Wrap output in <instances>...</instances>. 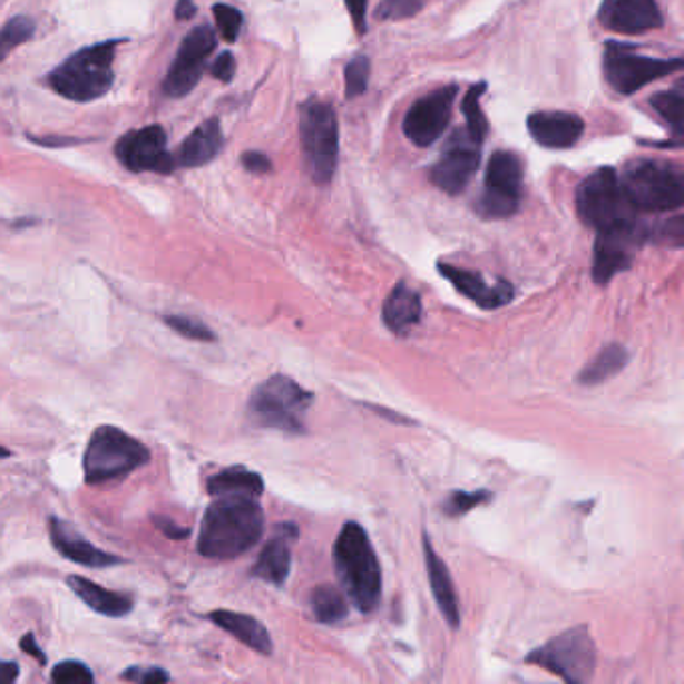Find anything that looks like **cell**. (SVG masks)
I'll return each mask as SVG.
<instances>
[{
    "label": "cell",
    "instance_id": "cell-23",
    "mask_svg": "<svg viewBox=\"0 0 684 684\" xmlns=\"http://www.w3.org/2000/svg\"><path fill=\"white\" fill-rule=\"evenodd\" d=\"M223 143L222 123L219 119H207L183 141L182 149L173 157L177 167H203L222 153Z\"/></svg>",
    "mask_w": 684,
    "mask_h": 684
},
{
    "label": "cell",
    "instance_id": "cell-14",
    "mask_svg": "<svg viewBox=\"0 0 684 684\" xmlns=\"http://www.w3.org/2000/svg\"><path fill=\"white\" fill-rule=\"evenodd\" d=\"M458 85H446L413 102L403 117V133L418 147H432L452 119Z\"/></svg>",
    "mask_w": 684,
    "mask_h": 684
},
{
    "label": "cell",
    "instance_id": "cell-9",
    "mask_svg": "<svg viewBox=\"0 0 684 684\" xmlns=\"http://www.w3.org/2000/svg\"><path fill=\"white\" fill-rule=\"evenodd\" d=\"M526 663L536 664L566 683L584 684L593 681L596 668V644L586 626H576L554 636L528 654Z\"/></svg>",
    "mask_w": 684,
    "mask_h": 684
},
{
    "label": "cell",
    "instance_id": "cell-12",
    "mask_svg": "<svg viewBox=\"0 0 684 684\" xmlns=\"http://www.w3.org/2000/svg\"><path fill=\"white\" fill-rule=\"evenodd\" d=\"M653 240V227L641 222L598 232L594 245V282L606 285L614 275L626 272L644 243Z\"/></svg>",
    "mask_w": 684,
    "mask_h": 684
},
{
    "label": "cell",
    "instance_id": "cell-35",
    "mask_svg": "<svg viewBox=\"0 0 684 684\" xmlns=\"http://www.w3.org/2000/svg\"><path fill=\"white\" fill-rule=\"evenodd\" d=\"M428 0H382L375 17L382 21H403L422 11Z\"/></svg>",
    "mask_w": 684,
    "mask_h": 684
},
{
    "label": "cell",
    "instance_id": "cell-34",
    "mask_svg": "<svg viewBox=\"0 0 684 684\" xmlns=\"http://www.w3.org/2000/svg\"><path fill=\"white\" fill-rule=\"evenodd\" d=\"M165 323L172 328L173 332L179 333L187 340L195 342H213L215 333L209 325H205L202 320L192 317V315H167Z\"/></svg>",
    "mask_w": 684,
    "mask_h": 684
},
{
    "label": "cell",
    "instance_id": "cell-29",
    "mask_svg": "<svg viewBox=\"0 0 684 684\" xmlns=\"http://www.w3.org/2000/svg\"><path fill=\"white\" fill-rule=\"evenodd\" d=\"M310 604H312L313 616L323 624L340 623L348 616V603L343 594L328 584L317 586L313 590Z\"/></svg>",
    "mask_w": 684,
    "mask_h": 684
},
{
    "label": "cell",
    "instance_id": "cell-24",
    "mask_svg": "<svg viewBox=\"0 0 684 684\" xmlns=\"http://www.w3.org/2000/svg\"><path fill=\"white\" fill-rule=\"evenodd\" d=\"M67 584L72 593L81 598L95 613L109 616V618H123L133 610V598L127 594L113 593L101 584L92 583L85 576L72 574L67 578Z\"/></svg>",
    "mask_w": 684,
    "mask_h": 684
},
{
    "label": "cell",
    "instance_id": "cell-40",
    "mask_svg": "<svg viewBox=\"0 0 684 684\" xmlns=\"http://www.w3.org/2000/svg\"><path fill=\"white\" fill-rule=\"evenodd\" d=\"M212 75L222 82H232L233 75H235V57L232 52L225 51L215 59L212 65Z\"/></svg>",
    "mask_w": 684,
    "mask_h": 684
},
{
    "label": "cell",
    "instance_id": "cell-27",
    "mask_svg": "<svg viewBox=\"0 0 684 684\" xmlns=\"http://www.w3.org/2000/svg\"><path fill=\"white\" fill-rule=\"evenodd\" d=\"M263 478L257 472H252L242 466L227 468L222 472L215 473L207 482V492L212 496H223V494H250V496H262Z\"/></svg>",
    "mask_w": 684,
    "mask_h": 684
},
{
    "label": "cell",
    "instance_id": "cell-25",
    "mask_svg": "<svg viewBox=\"0 0 684 684\" xmlns=\"http://www.w3.org/2000/svg\"><path fill=\"white\" fill-rule=\"evenodd\" d=\"M209 621L225 633L235 636L240 643L253 648L255 653L270 656L273 651L272 636L257 618L250 614L233 613V610H213Z\"/></svg>",
    "mask_w": 684,
    "mask_h": 684
},
{
    "label": "cell",
    "instance_id": "cell-1",
    "mask_svg": "<svg viewBox=\"0 0 684 684\" xmlns=\"http://www.w3.org/2000/svg\"><path fill=\"white\" fill-rule=\"evenodd\" d=\"M263 510L250 494H223L203 516L197 550L212 560H233L250 553L263 536Z\"/></svg>",
    "mask_w": 684,
    "mask_h": 684
},
{
    "label": "cell",
    "instance_id": "cell-4",
    "mask_svg": "<svg viewBox=\"0 0 684 684\" xmlns=\"http://www.w3.org/2000/svg\"><path fill=\"white\" fill-rule=\"evenodd\" d=\"M624 195L638 213L681 209L684 203V172L678 163L636 159L621 173Z\"/></svg>",
    "mask_w": 684,
    "mask_h": 684
},
{
    "label": "cell",
    "instance_id": "cell-6",
    "mask_svg": "<svg viewBox=\"0 0 684 684\" xmlns=\"http://www.w3.org/2000/svg\"><path fill=\"white\" fill-rule=\"evenodd\" d=\"M313 393L287 375H273L253 390L247 412L253 423L285 433L305 432Z\"/></svg>",
    "mask_w": 684,
    "mask_h": 684
},
{
    "label": "cell",
    "instance_id": "cell-37",
    "mask_svg": "<svg viewBox=\"0 0 684 684\" xmlns=\"http://www.w3.org/2000/svg\"><path fill=\"white\" fill-rule=\"evenodd\" d=\"M213 14H215V22L219 27L223 39L227 42L237 41L243 27L242 11H237L232 4L219 2L213 7Z\"/></svg>",
    "mask_w": 684,
    "mask_h": 684
},
{
    "label": "cell",
    "instance_id": "cell-45",
    "mask_svg": "<svg viewBox=\"0 0 684 684\" xmlns=\"http://www.w3.org/2000/svg\"><path fill=\"white\" fill-rule=\"evenodd\" d=\"M21 674L19 664L12 661H0V684H12Z\"/></svg>",
    "mask_w": 684,
    "mask_h": 684
},
{
    "label": "cell",
    "instance_id": "cell-3",
    "mask_svg": "<svg viewBox=\"0 0 684 684\" xmlns=\"http://www.w3.org/2000/svg\"><path fill=\"white\" fill-rule=\"evenodd\" d=\"M127 39H111L85 47L71 55L47 77L52 91L75 102H91L111 91L115 82L113 59L117 47Z\"/></svg>",
    "mask_w": 684,
    "mask_h": 684
},
{
    "label": "cell",
    "instance_id": "cell-47",
    "mask_svg": "<svg viewBox=\"0 0 684 684\" xmlns=\"http://www.w3.org/2000/svg\"><path fill=\"white\" fill-rule=\"evenodd\" d=\"M9 456H11V452H9L7 448H2V446H0V458H9Z\"/></svg>",
    "mask_w": 684,
    "mask_h": 684
},
{
    "label": "cell",
    "instance_id": "cell-11",
    "mask_svg": "<svg viewBox=\"0 0 684 684\" xmlns=\"http://www.w3.org/2000/svg\"><path fill=\"white\" fill-rule=\"evenodd\" d=\"M522 203V162L512 152H496L483 177L482 197L476 203V212L483 219H508L520 209Z\"/></svg>",
    "mask_w": 684,
    "mask_h": 684
},
{
    "label": "cell",
    "instance_id": "cell-46",
    "mask_svg": "<svg viewBox=\"0 0 684 684\" xmlns=\"http://www.w3.org/2000/svg\"><path fill=\"white\" fill-rule=\"evenodd\" d=\"M195 12H197V7H195L193 0H177V7H175V17L177 19L189 21Z\"/></svg>",
    "mask_w": 684,
    "mask_h": 684
},
{
    "label": "cell",
    "instance_id": "cell-17",
    "mask_svg": "<svg viewBox=\"0 0 684 684\" xmlns=\"http://www.w3.org/2000/svg\"><path fill=\"white\" fill-rule=\"evenodd\" d=\"M598 21L608 31L641 35L663 27V12L656 0H603Z\"/></svg>",
    "mask_w": 684,
    "mask_h": 684
},
{
    "label": "cell",
    "instance_id": "cell-42",
    "mask_svg": "<svg viewBox=\"0 0 684 684\" xmlns=\"http://www.w3.org/2000/svg\"><path fill=\"white\" fill-rule=\"evenodd\" d=\"M345 9L350 11L355 31L365 35L368 32V19H365L368 0H345Z\"/></svg>",
    "mask_w": 684,
    "mask_h": 684
},
{
    "label": "cell",
    "instance_id": "cell-28",
    "mask_svg": "<svg viewBox=\"0 0 684 684\" xmlns=\"http://www.w3.org/2000/svg\"><path fill=\"white\" fill-rule=\"evenodd\" d=\"M626 362H628V352L624 350L623 345L610 343V345L600 350L593 362L586 363V368L580 372L578 380L583 385H596V383L606 382L621 372Z\"/></svg>",
    "mask_w": 684,
    "mask_h": 684
},
{
    "label": "cell",
    "instance_id": "cell-39",
    "mask_svg": "<svg viewBox=\"0 0 684 684\" xmlns=\"http://www.w3.org/2000/svg\"><path fill=\"white\" fill-rule=\"evenodd\" d=\"M121 678L139 684H163L172 681L169 673L159 666H131L121 674Z\"/></svg>",
    "mask_w": 684,
    "mask_h": 684
},
{
    "label": "cell",
    "instance_id": "cell-22",
    "mask_svg": "<svg viewBox=\"0 0 684 684\" xmlns=\"http://www.w3.org/2000/svg\"><path fill=\"white\" fill-rule=\"evenodd\" d=\"M423 558H426V570L432 584L433 598L438 603V608L442 613L446 623L452 628L460 626V603L453 590L452 576L448 566L443 563L438 553L433 550L432 543L428 536H423Z\"/></svg>",
    "mask_w": 684,
    "mask_h": 684
},
{
    "label": "cell",
    "instance_id": "cell-21",
    "mask_svg": "<svg viewBox=\"0 0 684 684\" xmlns=\"http://www.w3.org/2000/svg\"><path fill=\"white\" fill-rule=\"evenodd\" d=\"M297 536V530L292 524H283L277 528V532L273 534L272 540L265 544L257 563L253 566L252 574L262 578L265 583L282 586L292 568V543Z\"/></svg>",
    "mask_w": 684,
    "mask_h": 684
},
{
    "label": "cell",
    "instance_id": "cell-13",
    "mask_svg": "<svg viewBox=\"0 0 684 684\" xmlns=\"http://www.w3.org/2000/svg\"><path fill=\"white\" fill-rule=\"evenodd\" d=\"M217 49V35L209 25L195 27L183 39L172 69L163 79V91L169 97H185L202 81L207 59Z\"/></svg>",
    "mask_w": 684,
    "mask_h": 684
},
{
    "label": "cell",
    "instance_id": "cell-31",
    "mask_svg": "<svg viewBox=\"0 0 684 684\" xmlns=\"http://www.w3.org/2000/svg\"><path fill=\"white\" fill-rule=\"evenodd\" d=\"M486 91H488V82H478V85H473L470 91L466 92L462 101V111L466 115V125H468V131L466 133L478 145H482L486 141L488 129H490L488 119H486V115L482 111V105H480V99H482V95Z\"/></svg>",
    "mask_w": 684,
    "mask_h": 684
},
{
    "label": "cell",
    "instance_id": "cell-43",
    "mask_svg": "<svg viewBox=\"0 0 684 684\" xmlns=\"http://www.w3.org/2000/svg\"><path fill=\"white\" fill-rule=\"evenodd\" d=\"M155 526H157L167 538H172V540H183V538H187V536L192 534L189 528H182L179 524L173 522V520L165 518V516H155Z\"/></svg>",
    "mask_w": 684,
    "mask_h": 684
},
{
    "label": "cell",
    "instance_id": "cell-5",
    "mask_svg": "<svg viewBox=\"0 0 684 684\" xmlns=\"http://www.w3.org/2000/svg\"><path fill=\"white\" fill-rule=\"evenodd\" d=\"M152 453L131 433L117 426H99L87 443L82 470L85 482L105 483L119 480L149 463Z\"/></svg>",
    "mask_w": 684,
    "mask_h": 684
},
{
    "label": "cell",
    "instance_id": "cell-2",
    "mask_svg": "<svg viewBox=\"0 0 684 684\" xmlns=\"http://www.w3.org/2000/svg\"><path fill=\"white\" fill-rule=\"evenodd\" d=\"M335 573L343 590L362 613H372L382 598V570L370 536L358 522L343 524L335 540Z\"/></svg>",
    "mask_w": 684,
    "mask_h": 684
},
{
    "label": "cell",
    "instance_id": "cell-7",
    "mask_svg": "<svg viewBox=\"0 0 684 684\" xmlns=\"http://www.w3.org/2000/svg\"><path fill=\"white\" fill-rule=\"evenodd\" d=\"M300 137H302L305 169L315 185H328L338 169L340 157V125L330 102L310 99L300 109Z\"/></svg>",
    "mask_w": 684,
    "mask_h": 684
},
{
    "label": "cell",
    "instance_id": "cell-32",
    "mask_svg": "<svg viewBox=\"0 0 684 684\" xmlns=\"http://www.w3.org/2000/svg\"><path fill=\"white\" fill-rule=\"evenodd\" d=\"M35 37V22L29 17H12L0 29V62L4 61L17 47L31 41Z\"/></svg>",
    "mask_w": 684,
    "mask_h": 684
},
{
    "label": "cell",
    "instance_id": "cell-33",
    "mask_svg": "<svg viewBox=\"0 0 684 684\" xmlns=\"http://www.w3.org/2000/svg\"><path fill=\"white\" fill-rule=\"evenodd\" d=\"M370 72H372V62L365 55H358L345 65V97L348 99H355L368 91Z\"/></svg>",
    "mask_w": 684,
    "mask_h": 684
},
{
    "label": "cell",
    "instance_id": "cell-36",
    "mask_svg": "<svg viewBox=\"0 0 684 684\" xmlns=\"http://www.w3.org/2000/svg\"><path fill=\"white\" fill-rule=\"evenodd\" d=\"M52 683L57 684H91L95 683V674L91 668L79 661H65L59 663L51 673Z\"/></svg>",
    "mask_w": 684,
    "mask_h": 684
},
{
    "label": "cell",
    "instance_id": "cell-10",
    "mask_svg": "<svg viewBox=\"0 0 684 684\" xmlns=\"http://www.w3.org/2000/svg\"><path fill=\"white\" fill-rule=\"evenodd\" d=\"M604 77L614 91L633 95L641 91L648 82L668 77L683 69V59H656L634 51L623 42H606L604 49Z\"/></svg>",
    "mask_w": 684,
    "mask_h": 684
},
{
    "label": "cell",
    "instance_id": "cell-18",
    "mask_svg": "<svg viewBox=\"0 0 684 684\" xmlns=\"http://www.w3.org/2000/svg\"><path fill=\"white\" fill-rule=\"evenodd\" d=\"M49 534H51V543L57 548V553L62 554V558L71 563L81 564L87 568H109V566L125 564L119 556L105 553L95 544L89 543L87 538H82L71 524L65 522L57 516L49 518Z\"/></svg>",
    "mask_w": 684,
    "mask_h": 684
},
{
    "label": "cell",
    "instance_id": "cell-15",
    "mask_svg": "<svg viewBox=\"0 0 684 684\" xmlns=\"http://www.w3.org/2000/svg\"><path fill=\"white\" fill-rule=\"evenodd\" d=\"M115 155L133 173L169 175L177 169L175 157L167 152V133L162 125H149L123 135L115 145Z\"/></svg>",
    "mask_w": 684,
    "mask_h": 684
},
{
    "label": "cell",
    "instance_id": "cell-20",
    "mask_svg": "<svg viewBox=\"0 0 684 684\" xmlns=\"http://www.w3.org/2000/svg\"><path fill=\"white\" fill-rule=\"evenodd\" d=\"M438 270L446 280L453 283L458 292L483 310H498L514 300V287L510 282H504V280H498L496 283L486 282L480 273L453 267L448 263H440Z\"/></svg>",
    "mask_w": 684,
    "mask_h": 684
},
{
    "label": "cell",
    "instance_id": "cell-16",
    "mask_svg": "<svg viewBox=\"0 0 684 684\" xmlns=\"http://www.w3.org/2000/svg\"><path fill=\"white\" fill-rule=\"evenodd\" d=\"M480 167V145L466 131H456L446 143L440 159L430 172V182L448 195H460Z\"/></svg>",
    "mask_w": 684,
    "mask_h": 684
},
{
    "label": "cell",
    "instance_id": "cell-8",
    "mask_svg": "<svg viewBox=\"0 0 684 684\" xmlns=\"http://www.w3.org/2000/svg\"><path fill=\"white\" fill-rule=\"evenodd\" d=\"M576 212L584 225L596 232L638 222V212L626 199L618 173L613 167L594 172L578 185Z\"/></svg>",
    "mask_w": 684,
    "mask_h": 684
},
{
    "label": "cell",
    "instance_id": "cell-26",
    "mask_svg": "<svg viewBox=\"0 0 684 684\" xmlns=\"http://www.w3.org/2000/svg\"><path fill=\"white\" fill-rule=\"evenodd\" d=\"M382 313L383 323L393 333H405L422 320V297L405 283H398L383 303Z\"/></svg>",
    "mask_w": 684,
    "mask_h": 684
},
{
    "label": "cell",
    "instance_id": "cell-44",
    "mask_svg": "<svg viewBox=\"0 0 684 684\" xmlns=\"http://www.w3.org/2000/svg\"><path fill=\"white\" fill-rule=\"evenodd\" d=\"M22 653L29 654L32 658H37L39 663L47 664V656L42 653L41 646L37 644V638H35V634L27 633L22 636L21 641Z\"/></svg>",
    "mask_w": 684,
    "mask_h": 684
},
{
    "label": "cell",
    "instance_id": "cell-38",
    "mask_svg": "<svg viewBox=\"0 0 684 684\" xmlns=\"http://www.w3.org/2000/svg\"><path fill=\"white\" fill-rule=\"evenodd\" d=\"M490 500V494L482 490V492H453L448 502L443 504V510L450 516H462V514L470 512L476 506L488 502Z\"/></svg>",
    "mask_w": 684,
    "mask_h": 684
},
{
    "label": "cell",
    "instance_id": "cell-30",
    "mask_svg": "<svg viewBox=\"0 0 684 684\" xmlns=\"http://www.w3.org/2000/svg\"><path fill=\"white\" fill-rule=\"evenodd\" d=\"M651 107L671 125L674 135L681 139L684 131V85L678 82L668 91L656 92L651 97Z\"/></svg>",
    "mask_w": 684,
    "mask_h": 684
},
{
    "label": "cell",
    "instance_id": "cell-41",
    "mask_svg": "<svg viewBox=\"0 0 684 684\" xmlns=\"http://www.w3.org/2000/svg\"><path fill=\"white\" fill-rule=\"evenodd\" d=\"M243 167L247 169L250 173H257V175H263V173L272 172V159L267 157V155H263L260 152H247L242 155Z\"/></svg>",
    "mask_w": 684,
    "mask_h": 684
},
{
    "label": "cell",
    "instance_id": "cell-19",
    "mask_svg": "<svg viewBox=\"0 0 684 684\" xmlns=\"http://www.w3.org/2000/svg\"><path fill=\"white\" fill-rule=\"evenodd\" d=\"M526 125L534 141L546 149H570L584 135V121L576 113L536 111Z\"/></svg>",
    "mask_w": 684,
    "mask_h": 684
}]
</instances>
